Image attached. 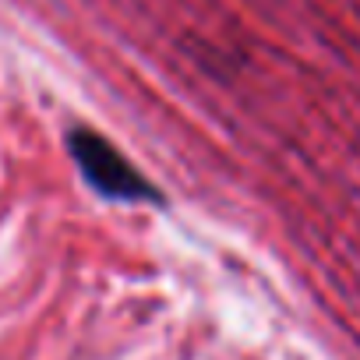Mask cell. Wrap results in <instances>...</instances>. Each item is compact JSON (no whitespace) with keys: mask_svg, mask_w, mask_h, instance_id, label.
<instances>
[{"mask_svg":"<svg viewBox=\"0 0 360 360\" xmlns=\"http://www.w3.org/2000/svg\"><path fill=\"white\" fill-rule=\"evenodd\" d=\"M68 148H71L82 176L103 198H113V202H162L148 180L96 131H85V127L71 131Z\"/></svg>","mask_w":360,"mask_h":360,"instance_id":"1","label":"cell"}]
</instances>
